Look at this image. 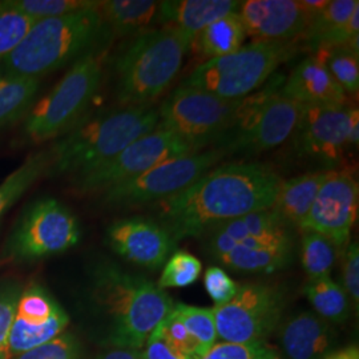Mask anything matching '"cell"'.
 <instances>
[{"label": "cell", "mask_w": 359, "mask_h": 359, "mask_svg": "<svg viewBox=\"0 0 359 359\" xmlns=\"http://www.w3.org/2000/svg\"><path fill=\"white\" fill-rule=\"evenodd\" d=\"M299 48L298 40L252 41L233 53L196 67L182 86L206 90L221 99L241 100L269 80Z\"/></svg>", "instance_id": "7"}, {"label": "cell", "mask_w": 359, "mask_h": 359, "mask_svg": "<svg viewBox=\"0 0 359 359\" xmlns=\"http://www.w3.org/2000/svg\"><path fill=\"white\" fill-rule=\"evenodd\" d=\"M357 10H359L358 0H329L321 13L311 18L308 28L299 39L306 48L318 51L325 40L344 26Z\"/></svg>", "instance_id": "30"}, {"label": "cell", "mask_w": 359, "mask_h": 359, "mask_svg": "<svg viewBox=\"0 0 359 359\" xmlns=\"http://www.w3.org/2000/svg\"><path fill=\"white\" fill-rule=\"evenodd\" d=\"M241 104L181 84L161 105L157 127L205 148L231 128Z\"/></svg>", "instance_id": "12"}, {"label": "cell", "mask_w": 359, "mask_h": 359, "mask_svg": "<svg viewBox=\"0 0 359 359\" xmlns=\"http://www.w3.org/2000/svg\"><path fill=\"white\" fill-rule=\"evenodd\" d=\"M333 76L335 83L346 95H357L359 90L358 55L347 48H322L317 51Z\"/></svg>", "instance_id": "33"}, {"label": "cell", "mask_w": 359, "mask_h": 359, "mask_svg": "<svg viewBox=\"0 0 359 359\" xmlns=\"http://www.w3.org/2000/svg\"><path fill=\"white\" fill-rule=\"evenodd\" d=\"M39 87V79L6 76L0 80V128L26 118Z\"/></svg>", "instance_id": "28"}, {"label": "cell", "mask_w": 359, "mask_h": 359, "mask_svg": "<svg viewBox=\"0 0 359 359\" xmlns=\"http://www.w3.org/2000/svg\"><path fill=\"white\" fill-rule=\"evenodd\" d=\"M107 46L76 60L62 80L25 118V136L35 144L50 142L74 128L86 116L103 80Z\"/></svg>", "instance_id": "6"}, {"label": "cell", "mask_w": 359, "mask_h": 359, "mask_svg": "<svg viewBox=\"0 0 359 359\" xmlns=\"http://www.w3.org/2000/svg\"><path fill=\"white\" fill-rule=\"evenodd\" d=\"M158 111L152 105L121 108L84 117L50 147L48 176L76 177L105 163L152 132Z\"/></svg>", "instance_id": "4"}, {"label": "cell", "mask_w": 359, "mask_h": 359, "mask_svg": "<svg viewBox=\"0 0 359 359\" xmlns=\"http://www.w3.org/2000/svg\"><path fill=\"white\" fill-rule=\"evenodd\" d=\"M35 22L8 3L0 1V62L13 52Z\"/></svg>", "instance_id": "35"}, {"label": "cell", "mask_w": 359, "mask_h": 359, "mask_svg": "<svg viewBox=\"0 0 359 359\" xmlns=\"http://www.w3.org/2000/svg\"><path fill=\"white\" fill-rule=\"evenodd\" d=\"M304 293L322 320L337 323L346 321L351 302L342 286L330 276L309 280Z\"/></svg>", "instance_id": "29"}, {"label": "cell", "mask_w": 359, "mask_h": 359, "mask_svg": "<svg viewBox=\"0 0 359 359\" xmlns=\"http://www.w3.org/2000/svg\"><path fill=\"white\" fill-rule=\"evenodd\" d=\"M226 156L222 149L210 148L204 152L170 158L135 179L100 193L102 201L111 208L154 205L191 187Z\"/></svg>", "instance_id": "11"}, {"label": "cell", "mask_w": 359, "mask_h": 359, "mask_svg": "<svg viewBox=\"0 0 359 359\" xmlns=\"http://www.w3.org/2000/svg\"><path fill=\"white\" fill-rule=\"evenodd\" d=\"M107 241L118 256L152 270L164 266L176 246L157 221L145 217L117 219L107 229Z\"/></svg>", "instance_id": "17"}, {"label": "cell", "mask_w": 359, "mask_h": 359, "mask_svg": "<svg viewBox=\"0 0 359 359\" xmlns=\"http://www.w3.org/2000/svg\"><path fill=\"white\" fill-rule=\"evenodd\" d=\"M13 359H84V347L75 334L65 332Z\"/></svg>", "instance_id": "38"}, {"label": "cell", "mask_w": 359, "mask_h": 359, "mask_svg": "<svg viewBox=\"0 0 359 359\" xmlns=\"http://www.w3.org/2000/svg\"><path fill=\"white\" fill-rule=\"evenodd\" d=\"M283 76L270 81L265 90L243 99L240 111L213 148L226 154H256L280 147L292 135L302 116L305 104L281 93Z\"/></svg>", "instance_id": "8"}, {"label": "cell", "mask_w": 359, "mask_h": 359, "mask_svg": "<svg viewBox=\"0 0 359 359\" xmlns=\"http://www.w3.org/2000/svg\"><path fill=\"white\" fill-rule=\"evenodd\" d=\"M236 0H173L160 1V25L176 27L196 36L218 19L238 13Z\"/></svg>", "instance_id": "22"}, {"label": "cell", "mask_w": 359, "mask_h": 359, "mask_svg": "<svg viewBox=\"0 0 359 359\" xmlns=\"http://www.w3.org/2000/svg\"><path fill=\"white\" fill-rule=\"evenodd\" d=\"M193 39L191 34L170 26L133 36L114 63L120 107L152 105L177 76Z\"/></svg>", "instance_id": "5"}, {"label": "cell", "mask_w": 359, "mask_h": 359, "mask_svg": "<svg viewBox=\"0 0 359 359\" xmlns=\"http://www.w3.org/2000/svg\"><path fill=\"white\" fill-rule=\"evenodd\" d=\"M348 115L346 105L306 104L294 132L298 152L329 169L339 165L347 149Z\"/></svg>", "instance_id": "15"}, {"label": "cell", "mask_w": 359, "mask_h": 359, "mask_svg": "<svg viewBox=\"0 0 359 359\" xmlns=\"http://www.w3.org/2000/svg\"><path fill=\"white\" fill-rule=\"evenodd\" d=\"M206 293L212 298L216 306H222L231 302L237 294L240 285L231 280V276L218 266H210L204 276Z\"/></svg>", "instance_id": "41"}, {"label": "cell", "mask_w": 359, "mask_h": 359, "mask_svg": "<svg viewBox=\"0 0 359 359\" xmlns=\"http://www.w3.org/2000/svg\"><path fill=\"white\" fill-rule=\"evenodd\" d=\"M322 359H359V348L355 345L332 350Z\"/></svg>", "instance_id": "46"}, {"label": "cell", "mask_w": 359, "mask_h": 359, "mask_svg": "<svg viewBox=\"0 0 359 359\" xmlns=\"http://www.w3.org/2000/svg\"><path fill=\"white\" fill-rule=\"evenodd\" d=\"M111 34L137 36L160 25V1L152 0H104L96 6Z\"/></svg>", "instance_id": "24"}, {"label": "cell", "mask_w": 359, "mask_h": 359, "mask_svg": "<svg viewBox=\"0 0 359 359\" xmlns=\"http://www.w3.org/2000/svg\"><path fill=\"white\" fill-rule=\"evenodd\" d=\"M283 180L259 163H231L208 170L181 192L154 204L158 224L175 243L273 205Z\"/></svg>", "instance_id": "1"}, {"label": "cell", "mask_w": 359, "mask_h": 359, "mask_svg": "<svg viewBox=\"0 0 359 359\" xmlns=\"http://www.w3.org/2000/svg\"><path fill=\"white\" fill-rule=\"evenodd\" d=\"M287 229L289 226H286L269 208L228 222H222L210 228L201 237H205L206 249L216 258L229 252L248 238L274 234Z\"/></svg>", "instance_id": "21"}, {"label": "cell", "mask_w": 359, "mask_h": 359, "mask_svg": "<svg viewBox=\"0 0 359 359\" xmlns=\"http://www.w3.org/2000/svg\"><path fill=\"white\" fill-rule=\"evenodd\" d=\"M96 6L35 22L16 48L0 62L6 76L40 80L105 46L111 32Z\"/></svg>", "instance_id": "3"}, {"label": "cell", "mask_w": 359, "mask_h": 359, "mask_svg": "<svg viewBox=\"0 0 359 359\" xmlns=\"http://www.w3.org/2000/svg\"><path fill=\"white\" fill-rule=\"evenodd\" d=\"M69 325L65 309L40 285H29L19 298L10 334V351L15 358L63 334Z\"/></svg>", "instance_id": "16"}, {"label": "cell", "mask_w": 359, "mask_h": 359, "mask_svg": "<svg viewBox=\"0 0 359 359\" xmlns=\"http://www.w3.org/2000/svg\"><path fill=\"white\" fill-rule=\"evenodd\" d=\"M172 313L198 344L201 357L216 345L218 335L213 309L176 304Z\"/></svg>", "instance_id": "32"}, {"label": "cell", "mask_w": 359, "mask_h": 359, "mask_svg": "<svg viewBox=\"0 0 359 359\" xmlns=\"http://www.w3.org/2000/svg\"><path fill=\"white\" fill-rule=\"evenodd\" d=\"M81 237L76 216L55 198H39L27 206L6 244L16 262H34L65 253Z\"/></svg>", "instance_id": "10"}, {"label": "cell", "mask_w": 359, "mask_h": 359, "mask_svg": "<svg viewBox=\"0 0 359 359\" xmlns=\"http://www.w3.org/2000/svg\"><path fill=\"white\" fill-rule=\"evenodd\" d=\"M293 252V245L264 248L236 246L216 257V259L224 266L240 273H274L292 262Z\"/></svg>", "instance_id": "25"}, {"label": "cell", "mask_w": 359, "mask_h": 359, "mask_svg": "<svg viewBox=\"0 0 359 359\" xmlns=\"http://www.w3.org/2000/svg\"><path fill=\"white\" fill-rule=\"evenodd\" d=\"M203 271L201 261L187 250L173 252L164 264L163 273L157 281L160 289L187 287L196 283Z\"/></svg>", "instance_id": "34"}, {"label": "cell", "mask_w": 359, "mask_h": 359, "mask_svg": "<svg viewBox=\"0 0 359 359\" xmlns=\"http://www.w3.org/2000/svg\"><path fill=\"white\" fill-rule=\"evenodd\" d=\"M198 359H283L268 342H221Z\"/></svg>", "instance_id": "39"}, {"label": "cell", "mask_w": 359, "mask_h": 359, "mask_svg": "<svg viewBox=\"0 0 359 359\" xmlns=\"http://www.w3.org/2000/svg\"><path fill=\"white\" fill-rule=\"evenodd\" d=\"M90 297L107 321L111 347L142 350L175 306L172 298L142 274L102 261L90 271Z\"/></svg>", "instance_id": "2"}, {"label": "cell", "mask_w": 359, "mask_h": 359, "mask_svg": "<svg viewBox=\"0 0 359 359\" xmlns=\"http://www.w3.org/2000/svg\"><path fill=\"white\" fill-rule=\"evenodd\" d=\"M278 341L283 359H322L334 350L337 335L329 322L301 311L281 323Z\"/></svg>", "instance_id": "19"}, {"label": "cell", "mask_w": 359, "mask_h": 359, "mask_svg": "<svg viewBox=\"0 0 359 359\" xmlns=\"http://www.w3.org/2000/svg\"><path fill=\"white\" fill-rule=\"evenodd\" d=\"M50 149L29 154L26 161L0 184V218L38 181L48 173Z\"/></svg>", "instance_id": "27"}, {"label": "cell", "mask_w": 359, "mask_h": 359, "mask_svg": "<svg viewBox=\"0 0 359 359\" xmlns=\"http://www.w3.org/2000/svg\"><path fill=\"white\" fill-rule=\"evenodd\" d=\"M154 333L163 338L168 345L175 347L181 353L197 359L201 357L198 344L194 341L192 335L188 333L184 325L173 316L172 311L168 314L167 318L154 329Z\"/></svg>", "instance_id": "40"}, {"label": "cell", "mask_w": 359, "mask_h": 359, "mask_svg": "<svg viewBox=\"0 0 359 359\" xmlns=\"http://www.w3.org/2000/svg\"><path fill=\"white\" fill-rule=\"evenodd\" d=\"M95 359H142L140 350L124 348V347H109Z\"/></svg>", "instance_id": "44"}, {"label": "cell", "mask_w": 359, "mask_h": 359, "mask_svg": "<svg viewBox=\"0 0 359 359\" xmlns=\"http://www.w3.org/2000/svg\"><path fill=\"white\" fill-rule=\"evenodd\" d=\"M15 10L25 13L34 22L57 18L93 7L97 1L87 0H8Z\"/></svg>", "instance_id": "36"}, {"label": "cell", "mask_w": 359, "mask_h": 359, "mask_svg": "<svg viewBox=\"0 0 359 359\" xmlns=\"http://www.w3.org/2000/svg\"><path fill=\"white\" fill-rule=\"evenodd\" d=\"M286 295L278 286L245 283L231 302L215 306L218 338L224 342H266L281 323Z\"/></svg>", "instance_id": "13"}, {"label": "cell", "mask_w": 359, "mask_h": 359, "mask_svg": "<svg viewBox=\"0 0 359 359\" xmlns=\"http://www.w3.org/2000/svg\"><path fill=\"white\" fill-rule=\"evenodd\" d=\"M1 79H3V77H1V75H0V80H1Z\"/></svg>", "instance_id": "47"}, {"label": "cell", "mask_w": 359, "mask_h": 359, "mask_svg": "<svg viewBox=\"0 0 359 359\" xmlns=\"http://www.w3.org/2000/svg\"><path fill=\"white\" fill-rule=\"evenodd\" d=\"M203 149L201 145L189 142L175 132L156 127L152 132L129 144L111 160L74 177L72 187L80 194H100L140 176L160 163Z\"/></svg>", "instance_id": "9"}, {"label": "cell", "mask_w": 359, "mask_h": 359, "mask_svg": "<svg viewBox=\"0 0 359 359\" xmlns=\"http://www.w3.org/2000/svg\"><path fill=\"white\" fill-rule=\"evenodd\" d=\"M337 246L316 231H304L301 246V262L309 280L327 277L337 262Z\"/></svg>", "instance_id": "31"}, {"label": "cell", "mask_w": 359, "mask_h": 359, "mask_svg": "<svg viewBox=\"0 0 359 359\" xmlns=\"http://www.w3.org/2000/svg\"><path fill=\"white\" fill-rule=\"evenodd\" d=\"M342 257V289L351 304L359 302V249L358 243H350Z\"/></svg>", "instance_id": "42"}, {"label": "cell", "mask_w": 359, "mask_h": 359, "mask_svg": "<svg viewBox=\"0 0 359 359\" xmlns=\"http://www.w3.org/2000/svg\"><path fill=\"white\" fill-rule=\"evenodd\" d=\"M245 38L246 32L240 16L231 13L200 31L193 39L192 46L201 56L210 60L240 50Z\"/></svg>", "instance_id": "26"}, {"label": "cell", "mask_w": 359, "mask_h": 359, "mask_svg": "<svg viewBox=\"0 0 359 359\" xmlns=\"http://www.w3.org/2000/svg\"><path fill=\"white\" fill-rule=\"evenodd\" d=\"M140 355L142 359H197L168 345L163 338L154 333L151 334L144 344Z\"/></svg>", "instance_id": "43"}, {"label": "cell", "mask_w": 359, "mask_h": 359, "mask_svg": "<svg viewBox=\"0 0 359 359\" xmlns=\"http://www.w3.org/2000/svg\"><path fill=\"white\" fill-rule=\"evenodd\" d=\"M281 93L305 105H346L347 102L346 93L317 56L308 57L295 67L283 83Z\"/></svg>", "instance_id": "20"}, {"label": "cell", "mask_w": 359, "mask_h": 359, "mask_svg": "<svg viewBox=\"0 0 359 359\" xmlns=\"http://www.w3.org/2000/svg\"><path fill=\"white\" fill-rule=\"evenodd\" d=\"M359 142V114L357 108H350L348 115V130H347V148L358 147Z\"/></svg>", "instance_id": "45"}, {"label": "cell", "mask_w": 359, "mask_h": 359, "mask_svg": "<svg viewBox=\"0 0 359 359\" xmlns=\"http://www.w3.org/2000/svg\"><path fill=\"white\" fill-rule=\"evenodd\" d=\"M237 15L253 41L299 40L313 18L302 0H246Z\"/></svg>", "instance_id": "18"}, {"label": "cell", "mask_w": 359, "mask_h": 359, "mask_svg": "<svg viewBox=\"0 0 359 359\" xmlns=\"http://www.w3.org/2000/svg\"><path fill=\"white\" fill-rule=\"evenodd\" d=\"M22 293V283L7 281L0 285V359L13 358L10 351V334Z\"/></svg>", "instance_id": "37"}, {"label": "cell", "mask_w": 359, "mask_h": 359, "mask_svg": "<svg viewBox=\"0 0 359 359\" xmlns=\"http://www.w3.org/2000/svg\"><path fill=\"white\" fill-rule=\"evenodd\" d=\"M359 187L351 169H330L299 229L320 233L338 250H345L357 222Z\"/></svg>", "instance_id": "14"}, {"label": "cell", "mask_w": 359, "mask_h": 359, "mask_svg": "<svg viewBox=\"0 0 359 359\" xmlns=\"http://www.w3.org/2000/svg\"><path fill=\"white\" fill-rule=\"evenodd\" d=\"M329 172L330 169H320L283 181L270 209L286 226L301 228Z\"/></svg>", "instance_id": "23"}]
</instances>
